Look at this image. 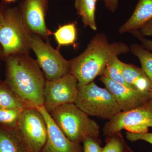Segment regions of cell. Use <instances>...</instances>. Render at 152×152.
Segmentation results:
<instances>
[{
  "instance_id": "cell-1",
  "label": "cell",
  "mask_w": 152,
  "mask_h": 152,
  "mask_svg": "<svg viewBox=\"0 0 152 152\" xmlns=\"http://www.w3.org/2000/svg\"><path fill=\"white\" fill-rule=\"evenodd\" d=\"M6 63L5 83L26 107L44 105L46 80L37 61L29 54L11 55Z\"/></svg>"
},
{
  "instance_id": "cell-2",
  "label": "cell",
  "mask_w": 152,
  "mask_h": 152,
  "mask_svg": "<svg viewBox=\"0 0 152 152\" xmlns=\"http://www.w3.org/2000/svg\"><path fill=\"white\" fill-rule=\"evenodd\" d=\"M129 51L127 44L110 42L104 34H97L83 53L69 61L70 73L77 79L78 88L94 82L101 76L112 56L126 54Z\"/></svg>"
},
{
  "instance_id": "cell-3",
  "label": "cell",
  "mask_w": 152,
  "mask_h": 152,
  "mask_svg": "<svg viewBox=\"0 0 152 152\" xmlns=\"http://www.w3.org/2000/svg\"><path fill=\"white\" fill-rule=\"evenodd\" d=\"M50 113L57 126L71 141L79 144L87 138L99 140V124L75 103L60 106Z\"/></svg>"
},
{
  "instance_id": "cell-4",
  "label": "cell",
  "mask_w": 152,
  "mask_h": 152,
  "mask_svg": "<svg viewBox=\"0 0 152 152\" xmlns=\"http://www.w3.org/2000/svg\"><path fill=\"white\" fill-rule=\"evenodd\" d=\"M75 104L88 115L109 121L122 111L108 90L94 82L79 87Z\"/></svg>"
},
{
  "instance_id": "cell-5",
  "label": "cell",
  "mask_w": 152,
  "mask_h": 152,
  "mask_svg": "<svg viewBox=\"0 0 152 152\" xmlns=\"http://www.w3.org/2000/svg\"><path fill=\"white\" fill-rule=\"evenodd\" d=\"M4 21L0 26V44L2 47L4 59L20 53H29V33L22 19L18 7L3 8Z\"/></svg>"
},
{
  "instance_id": "cell-6",
  "label": "cell",
  "mask_w": 152,
  "mask_h": 152,
  "mask_svg": "<svg viewBox=\"0 0 152 152\" xmlns=\"http://www.w3.org/2000/svg\"><path fill=\"white\" fill-rule=\"evenodd\" d=\"M29 40L31 50L37 57V62L48 80L60 78L70 73L69 61L66 59L49 43L37 35L29 34Z\"/></svg>"
},
{
  "instance_id": "cell-7",
  "label": "cell",
  "mask_w": 152,
  "mask_h": 152,
  "mask_svg": "<svg viewBox=\"0 0 152 152\" xmlns=\"http://www.w3.org/2000/svg\"><path fill=\"white\" fill-rule=\"evenodd\" d=\"M15 129L30 152H39L43 148L48 134L46 123L36 108L23 109Z\"/></svg>"
},
{
  "instance_id": "cell-8",
  "label": "cell",
  "mask_w": 152,
  "mask_h": 152,
  "mask_svg": "<svg viewBox=\"0 0 152 152\" xmlns=\"http://www.w3.org/2000/svg\"><path fill=\"white\" fill-rule=\"evenodd\" d=\"M77 80L71 73L60 78L46 80L44 88V106L50 113L60 106L75 103L78 88Z\"/></svg>"
},
{
  "instance_id": "cell-9",
  "label": "cell",
  "mask_w": 152,
  "mask_h": 152,
  "mask_svg": "<svg viewBox=\"0 0 152 152\" xmlns=\"http://www.w3.org/2000/svg\"><path fill=\"white\" fill-rule=\"evenodd\" d=\"M48 4L49 0H22L18 7L28 31L43 39L52 34L46 25Z\"/></svg>"
},
{
  "instance_id": "cell-10",
  "label": "cell",
  "mask_w": 152,
  "mask_h": 152,
  "mask_svg": "<svg viewBox=\"0 0 152 152\" xmlns=\"http://www.w3.org/2000/svg\"><path fill=\"white\" fill-rule=\"evenodd\" d=\"M138 126L152 127L151 99L137 108L120 112L105 124L103 132L107 137L127 127Z\"/></svg>"
},
{
  "instance_id": "cell-11",
  "label": "cell",
  "mask_w": 152,
  "mask_h": 152,
  "mask_svg": "<svg viewBox=\"0 0 152 152\" xmlns=\"http://www.w3.org/2000/svg\"><path fill=\"white\" fill-rule=\"evenodd\" d=\"M100 80L113 95L122 111L137 108L151 99L150 93H145L126 86L101 76Z\"/></svg>"
},
{
  "instance_id": "cell-12",
  "label": "cell",
  "mask_w": 152,
  "mask_h": 152,
  "mask_svg": "<svg viewBox=\"0 0 152 152\" xmlns=\"http://www.w3.org/2000/svg\"><path fill=\"white\" fill-rule=\"evenodd\" d=\"M35 108L45 119L48 129L46 142L42 152H82L79 144L71 141L65 135L45 106Z\"/></svg>"
},
{
  "instance_id": "cell-13",
  "label": "cell",
  "mask_w": 152,
  "mask_h": 152,
  "mask_svg": "<svg viewBox=\"0 0 152 152\" xmlns=\"http://www.w3.org/2000/svg\"><path fill=\"white\" fill-rule=\"evenodd\" d=\"M152 19V0H139L130 18L120 27V34L131 32L141 28Z\"/></svg>"
},
{
  "instance_id": "cell-14",
  "label": "cell",
  "mask_w": 152,
  "mask_h": 152,
  "mask_svg": "<svg viewBox=\"0 0 152 152\" xmlns=\"http://www.w3.org/2000/svg\"><path fill=\"white\" fill-rule=\"evenodd\" d=\"M122 68L124 79L128 85L143 92L150 93L152 84L142 68L124 62Z\"/></svg>"
},
{
  "instance_id": "cell-15",
  "label": "cell",
  "mask_w": 152,
  "mask_h": 152,
  "mask_svg": "<svg viewBox=\"0 0 152 152\" xmlns=\"http://www.w3.org/2000/svg\"><path fill=\"white\" fill-rule=\"evenodd\" d=\"M97 0H75V7L77 13L80 17L85 27L93 31L97 29L95 13Z\"/></svg>"
},
{
  "instance_id": "cell-16",
  "label": "cell",
  "mask_w": 152,
  "mask_h": 152,
  "mask_svg": "<svg viewBox=\"0 0 152 152\" xmlns=\"http://www.w3.org/2000/svg\"><path fill=\"white\" fill-rule=\"evenodd\" d=\"M0 152H24L15 129L0 128Z\"/></svg>"
},
{
  "instance_id": "cell-17",
  "label": "cell",
  "mask_w": 152,
  "mask_h": 152,
  "mask_svg": "<svg viewBox=\"0 0 152 152\" xmlns=\"http://www.w3.org/2000/svg\"><path fill=\"white\" fill-rule=\"evenodd\" d=\"M122 62L118 58V56H113L108 61L101 76H104L126 86L133 88L126 83L124 79L122 68Z\"/></svg>"
},
{
  "instance_id": "cell-18",
  "label": "cell",
  "mask_w": 152,
  "mask_h": 152,
  "mask_svg": "<svg viewBox=\"0 0 152 152\" xmlns=\"http://www.w3.org/2000/svg\"><path fill=\"white\" fill-rule=\"evenodd\" d=\"M26 108L9 88L5 82L0 81V109H23Z\"/></svg>"
},
{
  "instance_id": "cell-19",
  "label": "cell",
  "mask_w": 152,
  "mask_h": 152,
  "mask_svg": "<svg viewBox=\"0 0 152 152\" xmlns=\"http://www.w3.org/2000/svg\"><path fill=\"white\" fill-rule=\"evenodd\" d=\"M53 34L59 47L73 45L77 39L75 24L70 23L60 26Z\"/></svg>"
},
{
  "instance_id": "cell-20",
  "label": "cell",
  "mask_w": 152,
  "mask_h": 152,
  "mask_svg": "<svg viewBox=\"0 0 152 152\" xmlns=\"http://www.w3.org/2000/svg\"><path fill=\"white\" fill-rule=\"evenodd\" d=\"M130 51L140 60L142 69L152 84V53L142 45L136 44L131 46Z\"/></svg>"
},
{
  "instance_id": "cell-21",
  "label": "cell",
  "mask_w": 152,
  "mask_h": 152,
  "mask_svg": "<svg viewBox=\"0 0 152 152\" xmlns=\"http://www.w3.org/2000/svg\"><path fill=\"white\" fill-rule=\"evenodd\" d=\"M106 138V144L102 152H134L126 143L121 132Z\"/></svg>"
},
{
  "instance_id": "cell-22",
  "label": "cell",
  "mask_w": 152,
  "mask_h": 152,
  "mask_svg": "<svg viewBox=\"0 0 152 152\" xmlns=\"http://www.w3.org/2000/svg\"><path fill=\"white\" fill-rule=\"evenodd\" d=\"M23 109H0V124L15 129Z\"/></svg>"
},
{
  "instance_id": "cell-23",
  "label": "cell",
  "mask_w": 152,
  "mask_h": 152,
  "mask_svg": "<svg viewBox=\"0 0 152 152\" xmlns=\"http://www.w3.org/2000/svg\"><path fill=\"white\" fill-rule=\"evenodd\" d=\"M99 140L87 138L83 141V152H102Z\"/></svg>"
},
{
  "instance_id": "cell-24",
  "label": "cell",
  "mask_w": 152,
  "mask_h": 152,
  "mask_svg": "<svg viewBox=\"0 0 152 152\" xmlns=\"http://www.w3.org/2000/svg\"><path fill=\"white\" fill-rule=\"evenodd\" d=\"M126 134V138L130 141L143 140L152 145V133H135L127 132Z\"/></svg>"
},
{
  "instance_id": "cell-25",
  "label": "cell",
  "mask_w": 152,
  "mask_h": 152,
  "mask_svg": "<svg viewBox=\"0 0 152 152\" xmlns=\"http://www.w3.org/2000/svg\"><path fill=\"white\" fill-rule=\"evenodd\" d=\"M142 44V46L148 50H152V40L144 37L139 30L133 31L130 32Z\"/></svg>"
},
{
  "instance_id": "cell-26",
  "label": "cell",
  "mask_w": 152,
  "mask_h": 152,
  "mask_svg": "<svg viewBox=\"0 0 152 152\" xmlns=\"http://www.w3.org/2000/svg\"><path fill=\"white\" fill-rule=\"evenodd\" d=\"M104 1L106 7L112 12H115L118 7L119 0H104Z\"/></svg>"
},
{
  "instance_id": "cell-27",
  "label": "cell",
  "mask_w": 152,
  "mask_h": 152,
  "mask_svg": "<svg viewBox=\"0 0 152 152\" xmlns=\"http://www.w3.org/2000/svg\"><path fill=\"white\" fill-rule=\"evenodd\" d=\"M139 31L143 36H152V19L147 22Z\"/></svg>"
},
{
  "instance_id": "cell-28",
  "label": "cell",
  "mask_w": 152,
  "mask_h": 152,
  "mask_svg": "<svg viewBox=\"0 0 152 152\" xmlns=\"http://www.w3.org/2000/svg\"><path fill=\"white\" fill-rule=\"evenodd\" d=\"M4 21V13L3 7L0 6V26L3 24Z\"/></svg>"
},
{
  "instance_id": "cell-29",
  "label": "cell",
  "mask_w": 152,
  "mask_h": 152,
  "mask_svg": "<svg viewBox=\"0 0 152 152\" xmlns=\"http://www.w3.org/2000/svg\"><path fill=\"white\" fill-rule=\"evenodd\" d=\"M1 59H4V53H3L2 47L0 44V60Z\"/></svg>"
},
{
  "instance_id": "cell-30",
  "label": "cell",
  "mask_w": 152,
  "mask_h": 152,
  "mask_svg": "<svg viewBox=\"0 0 152 152\" xmlns=\"http://www.w3.org/2000/svg\"><path fill=\"white\" fill-rule=\"evenodd\" d=\"M17 0H3V1L5 4H10L11 3L14 2Z\"/></svg>"
},
{
  "instance_id": "cell-31",
  "label": "cell",
  "mask_w": 152,
  "mask_h": 152,
  "mask_svg": "<svg viewBox=\"0 0 152 152\" xmlns=\"http://www.w3.org/2000/svg\"><path fill=\"white\" fill-rule=\"evenodd\" d=\"M150 96H151V99L152 100V88L151 90V91L150 92Z\"/></svg>"
},
{
  "instance_id": "cell-32",
  "label": "cell",
  "mask_w": 152,
  "mask_h": 152,
  "mask_svg": "<svg viewBox=\"0 0 152 152\" xmlns=\"http://www.w3.org/2000/svg\"><path fill=\"white\" fill-rule=\"evenodd\" d=\"M97 1H98V0H97ZM102 1H104V0H102Z\"/></svg>"
}]
</instances>
